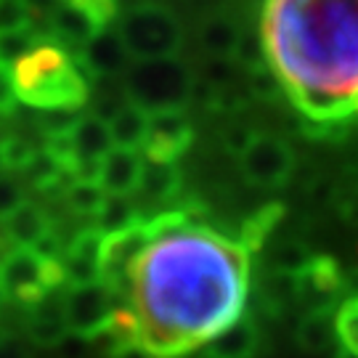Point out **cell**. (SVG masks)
Listing matches in <instances>:
<instances>
[{"label":"cell","mask_w":358,"mask_h":358,"mask_svg":"<svg viewBox=\"0 0 358 358\" xmlns=\"http://www.w3.org/2000/svg\"><path fill=\"white\" fill-rule=\"evenodd\" d=\"M247 294V247L210 226L154 239L130 273L141 348L157 358H183L213 343L244 316Z\"/></svg>","instance_id":"cell-1"},{"label":"cell","mask_w":358,"mask_h":358,"mask_svg":"<svg viewBox=\"0 0 358 358\" xmlns=\"http://www.w3.org/2000/svg\"><path fill=\"white\" fill-rule=\"evenodd\" d=\"M260 40L308 120L327 125L358 109V0H266Z\"/></svg>","instance_id":"cell-2"},{"label":"cell","mask_w":358,"mask_h":358,"mask_svg":"<svg viewBox=\"0 0 358 358\" xmlns=\"http://www.w3.org/2000/svg\"><path fill=\"white\" fill-rule=\"evenodd\" d=\"M16 96L40 112L69 109L77 112L90 99L93 77L80 66L77 56L66 51L51 35L11 66Z\"/></svg>","instance_id":"cell-3"},{"label":"cell","mask_w":358,"mask_h":358,"mask_svg":"<svg viewBox=\"0 0 358 358\" xmlns=\"http://www.w3.org/2000/svg\"><path fill=\"white\" fill-rule=\"evenodd\" d=\"M196 77L178 59L133 62L125 72V96L146 115L183 112L194 99Z\"/></svg>","instance_id":"cell-4"},{"label":"cell","mask_w":358,"mask_h":358,"mask_svg":"<svg viewBox=\"0 0 358 358\" xmlns=\"http://www.w3.org/2000/svg\"><path fill=\"white\" fill-rule=\"evenodd\" d=\"M117 35L125 43L130 62L176 59L183 45V27L176 13L159 3L133 6L117 24Z\"/></svg>","instance_id":"cell-5"},{"label":"cell","mask_w":358,"mask_h":358,"mask_svg":"<svg viewBox=\"0 0 358 358\" xmlns=\"http://www.w3.org/2000/svg\"><path fill=\"white\" fill-rule=\"evenodd\" d=\"M0 284L8 300H16L19 306H27L29 310L43 303L51 292L66 287L62 263L45 260L29 247H16L8 255L0 271Z\"/></svg>","instance_id":"cell-6"},{"label":"cell","mask_w":358,"mask_h":358,"mask_svg":"<svg viewBox=\"0 0 358 358\" xmlns=\"http://www.w3.org/2000/svg\"><path fill=\"white\" fill-rule=\"evenodd\" d=\"M122 306L103 282L85 287H64V319L69 334L80 340H96L106 332L115 308Z\"/></svg>","instance_id":"cell-7"},{"label":"cell","mask_w":358,"mask_h":358,"mask_svg":"<svg viewBox=\"0 0 358 358\" xmlns=\"http://www.w3.org/2000/svg\"><path fill=\"white\" fill-rule=\"evenodd\" d=\"M239 165H242L244 178L250 183L263 186V189H273V186H282L284 180L292 176L294 154L282 138L257 133L255 141L239 157Z\"/></svg>","instance_id":"cell-8"},{"label":"cell","mask_w":358,"mask_h":358,"mask_svg":"<svg viewBox=\"0 0 358 358\" xmlns=\"http://www.w3.org/2000/svg\"><path fill=\"white\" fill-rule=\"evenodd\" d=\"M194 125L183 112H159L149 115V130L141 154L146 162L176 165V159L192 149Z\"/></svg>","instance_id":"cell-9"},{"label":"cell","mask_w":358,"mask_h":358,"mask_svg":"<svg viewBox=\"0 0 358 358\" xmlns=\"http://www.w3.org/2000/svg\"><path fill=\"white\" fill-rule=\"evenodd\" d=\"M103 234L99 229H77L66 242L62 268L66 287H85L101 282Z\"/></svg>","instance_id":"cell-10"},{"label":"cell","mask_w":358,"mask_h":358,"mask_svg":"<svg viewBox=\"0 0 358 358\" xmlns=\"http://www.w3.org/2000/svg\"><path fill=\"white\" fill-rule=\"evenodd\" d=\"M48 35L56 43H62L64 48H85L90 40L99 32H103L106 27L93 16L85 3H59L48 16Z\"/></svg>","instance_id":"cell-11"},{"label":"cell","mask_w":358,"mask_h":358,"mask_svg":"<svg viewBox=\"0 0 358 358\" xmlns=\"http://www.w3.org/2000/svg\"><path fill=\"white\" fill-rule=\"evenodd\" d=\"M77 62L93 80L103 75L128 72V66L133 64L128 51H125V43L120 40L117 29H112V27L99 32L96 38L90 40L88 45L77 53Z\"/></svg>","instance_id":"cell-12"},{"label":"cell","mask_w":358,"mask_h":358,"mask_svg":"<svg viewBox=\"0 0 358 358\" xmlns=\"http://www.w3.org/2000/svg\"><path fill=\"white\" fill-rule=\"evenodd\" d=\"M66 334L69 329L64 319V289H56L29 310L27 337L38 348H62Z\"/></svg>","instance_id":"cell-13"},{"label":"cell","mask_w":358,"mask_h":358,"mask_svg":"<svg viewBox=\"0 0 358 358\" xmlns=\"http://www.w3.org/2000/svg\"><path fill=\"white\" fill-rule=\"evenodd\" d=\"M143 173V154L133 149H112L101 159L99 183L106 192V196H130L138 192Z\"/></svg>","instance_id":"cell-14"},{"label":"cell","mask_w":358,"mask_h":358,"mask_svg":"<svg viewBox=\"0 0 358 358\" xmlns=\"http://www.w3.org/2000/svg\"><path fill=\"white\" fill-rule=\"evenodd\" d=\"M69 141H72V152L77 157V165L80 162H101L103 157L115 149L109 125L93 115H85L77 120Z\"/></svg>","instance_id":"cell-15"},{"label":"cell","mask_w":358,"mask_h":358,"mask_svg":"<svg viewBox=\"0 0 358 358\" xmlns=\"http://www.w3.org/2000/svg\"><path fill=\"white\" fill-rule=\"evenodd\" d=\"M3 220H6V231H8V239L13 242V247L32 250L45 234L53 231V217L35 202H24Z\"/></svg>","instance_id":"cell-16"},{"label":"cell","mask_w":358,"mask_h":358,"mask_svg":"<svg viewBox=\"0 0 358 358\" xmlns=\"http://www.w3.org/2000/svg\"><path fill=\"white\" fill-rule=\"evenodd\" d=\"M180 183L183 176L176 165H165V162H146L143 159L141 183H138V194L146 202H167L176 199L180 194Z\"/></svg>","instance_id":"cell-17"},{"label":"cell","mask_w":358,"mask_h":358,"mask_svg":"<svg viewBox=\"0 0 358 358\" xmlns=\"http://www.w3.org/2000/svg\"><path fill=\"white\" fill-rule=\"evenodd\" d=\"M257 350V329L255 321L242 316L236 324L217 334L210 343V353L217 358H252Z\"/></svg>","instance_id":"cell-18"},{"label":"cell","mask_w":358,"mask_h":358,"mask_svg":"<svg viewBox=\"0 0 358 358\" xmlns=\"http://www.w3.org/2000/svg\"><path fill=\"white\" fill-rule=\"evenodd\" d=\"M146 130H149V115L130 101L109 120V133H112V143L117 149L141 152L143 141H146Z\"/></svg>","instance_id":"cell-19"},{"label":"cell","mask_w":358,"mask_h":358,"mask_svg":"<svg viewBox=\"0 0 358 358\" xmlns=\"http://www.w3.org/2000/svg\"><path fill=\"white\" fill-rule=\"evenodd\" d=\"M141 220H146V217L141 215V207L133 205V199H128V196H106L99 215H96L93 229H99L103 236H109V234H120V231L130 229V226H136Z\"/></svg>","instance_id":"cell-20"},{"label":"cell","mask_w":358,"mask_h":358,"mask_svg":"<svg viewBox=\"0 0 358 358\" xmlns=\"http://www.w3.org/2000/svg\"><path fill=\"white\" fill-rule=\"evenodd\" d=\"M22 178L35 189V192H53V189H59L66 176V170L62 167V162L53 157L48 149H38L35 157L29 159V165L19 173Z\"/></svg>","instance_id":"cell-21"},{"label":"cell","mask_w":358,"mask_h":358,"mask_svg":"<svg viewBox=\"0 0 358 358\" xmlns=\"http://www.w3.org/2000/svg\"><path fill=\"white\" fill-rule=\"evenodd\" d=\"M199 40L205 45V51L213 56V59H234L236 53V45L242 40V32L239 27L229 22V19H210L205 22L202 32H199Z\"/></svg>","instance_id":"cell-22"},{"label":"cell","mask_w":358,"mask_h":358,"mask_svg":"<svg viewBox=\"0 0 358 358\" xmlns=\"http://www.w3.org/2000/svg\"><path fill=\"white\" fill-rule=\"evenodd\" d=\"M297 340L310 353H321V350L334 348L340 343L337 340V327H334V319L329 313H308L300 324V329H297Z\"/></svg>","instance_id":"cell-23"},{"label":"cell","mask_w":358,"mask_h":358,"mask_svg":"<svg viewBox=\"0 0 358 358\" xmlns=\"http://www.w3.org/2000/svg\"><path fill=\"white\" fill-rule=\"evenodd\" d=\"M103 199H106V192L101 189L99 180H72L64 192L66 207L77 217H88V215L96 217L103 205Z\"/></svg>","instance_id":"cell-24"},{"label":"cell","mask_w":358,"mask_h":358,"mask_svg":"<svg viewBox=\"0 0 358 358\" xmlns=\"http://www.w3.org/2000/svg\"><path fill=\"white\" fill-rule=\"evenodd\" d=\"M282 213L284 210L279 205H266L244 223L239 242L247 247V252H255V250H260L263 244L268 242L273 229H276V223H279V217H282Z\"/></svg>","instance_id":"cell-25"},{"label":"cell","mask_w":358,"mask_h":358,"mask_svg":"<svg viewBox=\"0 0 358 358\" xmlns=\"http://www.w3.org/2000/svg\"><path fill=\"white\" fill-rule=\"evenodd\" d=\"M45 35H48V32H38L35 27H32V29H24V32L0 35V64L13 66L22 56H27V53L32 51Z\"/></svg>","instance_id":"cell-26"},{"label":"cell","mask_w":358,"mask_h":358,"mask_svg":"<svg viewBox=\"0 0 358 358\" xmlns=\"http://www.w3.org/2000/svg\"><path fill=\"white\" fill-rule=\"evenodd\" d=\"M334 327H337L340 348L358 356V294L340 306V310L334 313Z\"/></svg>","instance_id":"cell-27"},{"label":"cell","mask_w":358,"mask_h":358,"mask_svg":"<svg viewBox=\"0 0 358 358\" xmlns=\"http://www.w3.org/2000/svg\"><path fill=\"white\" fill-rule=\"evenodd\" d=\"M35 146L22 138V136H3L0 138V159H3V170L6 173H22L29 159L35 157Z\"/></svg>","instance_id":"cell-28"},{"label":"cell","mask_w":358,"mask_h":358,"mask_svg":"<svg viewBox=\"0 0 358 358\" xmlns=\"http://www.w3.org/2000/svg\"><path fill=\"white\" fill-rule=\"evenodd\" d=\"M77 112H69V109H48V112H40L38 115V130L40 136L48 141H56V138H66L72 136V130L77 125Z\"/></svg>","instance_id":"cell-29"},{"label":"cell","mask_w":358,"mask_h":358,"mask_svg":"<svg viewBox=\"0 0 358 358\" xmlns=\"http://www.w3.org/2000/svg\"><path fill=\"white\" fill-rule=\"evenodd\" d=\"M271 260H273L276 273H292V276H297V273H303L308 268V263L313 257H310V252L300 242H282L276 244Z\"/></svg>","instance_id":"cell-30"},{"label":"cell","mask_w":358,"mask_h":358,"mask_svg":"<svg viewBox=\"0 0 358 358\" xmlns=\"http://www.w3.org/2000/svg\"><path fill=\"white\" fill-rule=\"evenodd\" d=\"M35 27V13L24 0H0V35L24 32Z\"/></svg>","instance_id":"cell-31"},{"label":"cell","mask_w":358,"mask_h":358,"mask_svg":"<svg viewBox=\"0 0 358 358\" xmlns=\"http://www.w3.org/2000/svg\"><path fill=\"white\" fill-rule=\"evenodd\" d=\"M263 294H266V303L271 308H284L289 303H297V294H300L297 276H292V273H271L266 287H263Z\"/></svg>","instance_id":"cell-32"},{"label":"cell","mask_w":358,"mask_h":358,"mask_svg":"<svg viewBox=\"0 0 358 358\" xmlns=\"http://www.w3.org/2000/svg\"><path fill=\"white\" fill-rule=\"evenodd\" d=\"M24 202L27 199L22 183L13 176H8V173H0V217H8L16 207H22Z\"/></svg>","instance_id":"cell-33"},{"label":"cell","mask_w":358,"mask_h":358,"mask_svg":"<svg viewBox=\"0 0 358 358\" xmlns=\"http://www.w3.org/2000/svg\"><path fill=\"white\" fill-rule=\"evenodd\" d=\"M255 136L257 133L252 128L234 122V125H229V128L223 130V146H226V152L234 154V157H242L244 149L255 141Z\"/></svg>","instance_id":"cell-34"},{"label":"cell","mask_w":358,"mask_h":358,"mask_svg":"<svg viewBox=\"0 0 358 358\" xmlns=\"http://www.w3.org/2000/svg\"><path fill=\"white\" fill-rule=\"evenodd\" d=\"M16 103H19V96H16V85H13L11 66L0 64V117L13 115Z\"/></svg>","instance_id":"cell-35"},{"label":"cell","mask_w":358,"mask_h":358,"mask_svg":"<svg viewBox=\"0 0 358 358\" xmlns=\"http://www.w3.org/2000/svg\"><path fill=\"white\" fill-rule=\"evenodd\" d=\"M0 358H27V348L13 334H0Z\"/></svg>","instance_id":"cell-36"},{"label":"cell","mask_w":358,"mask_h":358,"mask_svg":"<svg viewBox=\"0 0 358 358\" xmlns=\"http://www.w3.org/2000/svg\"><path fill=\"white\" fill-rule=\"evenodd\" d=\"M112 358H157V356H152V353L141 345H125V348H120V350H115Z\"/></svg>","instance_id":"cell-37"},{"label":"cell","mask_w":358,"mask_h":358,"mask_svg":"<svg viewBox=\"0 0 358 358\" xmlns=\"http://www.w3.org/2000/svg\"><path fill=\"white\" fill-rule=\"evenodd\" d=\"M24 3L29 6V11L35 13V16H38V13H45V16H48V13L59 6V0H24Z\"/></svg>","instance_id":"cell-38"},{"label":"cell","mask_w":358,"mask_h":358,"mask_svg":"<svg viewBox=\"0 0 358 358\" xmlns=\"http://www.w3.org/2000/svg\"><path fill=\"white\" fill-rule=\"evenodd\" d=\"M343 210H345L348 217H353V220L358 223V192L350 196V202H345V205H343Z\"/></svg>","instance_id":"cell-39"},{"label":"cell","mask_w":358,"mask_h":358,"mask_svg":"<svg viewBox=\"0 0 358 358\" xmlns=\"http://www.w3.org/2000/svg\"><path fill=\"white\" fill-rule=\"evenodd\" d=\"M6 300H8V294H6V289H3V284H0V308L6 306Z\"/></svg>","instance_id":"cell-40"},{"label":"cell","mask_w":358,"mask_h":358,"mask_svg":"<svg viewBox=\"0 0 358 358\" xmlns=\"http://www.w3.org/2000/svg\"><path fill=\"white\" fill-rule=\"evenodd\" d=\"M199 358H217V356H213V353H205V356H199Z\"/></svg>","instance_id":"cell-41"},{"label":"cell","mask_w":358,"mask_h":358,"mask_svg":"<svg viewBox=\"0 0 358 358\" xmlns=\"http://www.w3.org/2000/svg\"><path fill=\"white\" fill-rule=\"evenodd\" d=\"M0 173H3V159H0Z\"/></svg>","instance_id":"cell-42"}]
</instances>
